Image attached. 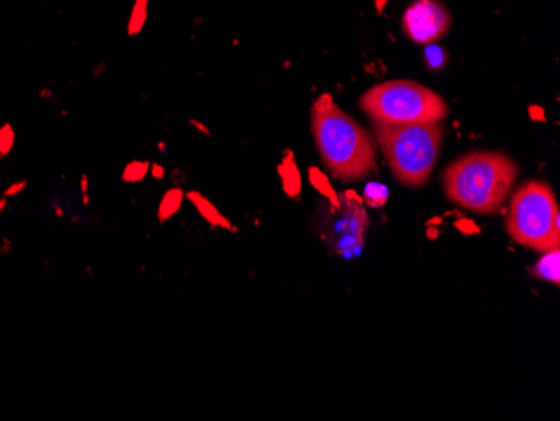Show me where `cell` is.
<instances>
[{
  "mask_svg": "<svg viewBox=\"0 0 560 421\" xmlns=\"http://www.w3.org/2000/svg\"><path fill=\"white\" fill-rule=\"evenodd\" d=\"M517 175V165L505 153L470 152L446 166L443 190L460 209L493 215L511 197Z\"/></svg>",
  "mask_w": 560,
  "mask_h": 421,
  "instance_id": "obj_1",
  "label": "cell"
},
{
  "mask_svg": "<svg viewBox=\"0 0 560 421\" xmlns=\"http://www.w3.org/2000/svg\"><path fill=\"white\" fill-rule=\"evenodd\" d=\"M311 119L320 159L332 177L358 182L376 169L373 137L329 96L317 100Z\"/></svg>",
  "mask_w": 560,
  "mask_h": 421,
  "instance_id": "obj_2",
  "label": "cell"
},
{
  "mask_svg": "<svg viewBox=\"0 0 560 421\" xmlns=\"http://www.w3.org/2000/svg\"><path fill=\"white\" fill-rule=\"evenodd\" d=\"M373 131L396 180L406 187H423L439 162L445 135L442 125H385L373 121Z\"/></svg>",
  "mask_w": 560,
  "mask_h": 421,
  "instance_id": "obj_3",
  "label": "cell"
},
{
  "mask_svg": "<svg viewBox=\"0 0 560 421\" xmlns=\"http://www.w3.org/2000/svg\"><path fill=\"white\" fill-rule=\"evenodd\" d=\"M505 227L515 244L536 253L559 249L560 213L552 188L542 180L522 185L512 197Z\"/></svg>",
  "mask_w": 560,
  "mask_h": 421,
  "instance_id": "obj_4",
  "label": "cell"
},
{
  "mask_svg": "<svg viewBox=\"0 0 560 421\" xmlns=\"http://www.w3.org/2000/svg\"><path fill=\"white\" fill-rule=\"evenodd\" d=\"M360 105L374 122L385 125L442 122L448 115V106L439 93L408 80L376 84L361 96Z\"/></svg>",
  "mask_w": 560,
  "mask_h": 421,
  "instance_id": "obj_5",
  "label": "cell"
},
{
  "mask_svg": "<svg viewBox=\"0 0 560 421\" xmlns=\"http://www.w3.org/2000/svg\"><path fill=\"white\" fill-rule=\"evenodd\" d=\"M368 219L363 202L354 194L342 195L338 212L323 222V237L338 254L354 253L364 242Z\"/></svg>",
  "mask_w": 560,
  "mask_h": 421,
  "instance_id": "obj_6",
  "label": "cell"
},
{
  "mask_svg": "<svg viewBox=\"0 0 560 421\" xmlns=\"http://www.w3.org/2000/svg\"><path fill=\"white\" fill-rule=\"evenodd\" d=\"M402 30L413 43H435L448 33V11L439 0H415L402 15Z\"/></svg>",
  "mask_w": 560,
  "mask_h": 421,
  "instance_id": "obj_7",
  "label": "cell"
},
{
  "mask_svg": "<svg viewBox=\"0 0 560 421\" xmlns=\"http://www.w3.org/2000/svg\"><path fill=\"white\" fill-rule=\"evenodd\" d=\"M536 276L544 281L559 284V249L544 254L542 259L536 266Z\"/></svg>",
  "mask_w": 560,
  "mask_h": 421,
  "instance_id": "obj_8",
  "label": "cell"
}]
</instances>
